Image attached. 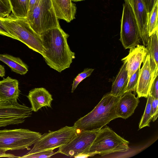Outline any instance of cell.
<instances>
[{
    "instance_id": "32",
    "label": "cell",
    "mask_w": 158,
    "mask_h": 158,
    "mask_svg": "<svg viewBox=\"0 0 158 158\" xmlns=\"http://www.w3.org/2000/svg\"><path fill=\"white\" fill-rule=\"evenodd\" d=\"M9 150L7 149L0 148V157H7L8 158L17 157V156L11 154L6 153Z\"/></svg>"
},
{
    "instance_id": "27",
    "label": "cell",
    "mask_w": 158,
    "mask_h": 158,
    "mask_svg": "<svg viewBox=\"0 0 158 158\" xmlns=\"http://www.w3.org/2000/svg\"><path fill=\"white\" fill-rule=\"evenodd\" d=\"M11 11L9 0H0V19L8 16Z\"/></svg>"
},
{
    "instance_id": "10",
    "label": "cell",
    "mask_w": 158,
    "mask_h": 158,
    "mask_svg": "<svg viewBox=\"0 0 158 158\" xmlns=\"http://www.w3.org/2000/svg\"><path fill=\"white\" fill-rule=\"evenodd\" d=\"M32 110L25 104L0 101V127L24 123Z\"/></svg>"
},
{
    "instance_id": "30",
    "label": "cell",
    "mask_w": 158,
    "mask_h": 158,
    "mask_svg": "<svg viewBox=\"0 0 158 158\" xmlns=\"http://www.w3.org/2000/svg\"><path fill=\"white\" fill-rule=\"evenodd\" d=\"M0 35L17 40L15 37L9 32L1 19H0Z\"/></svg>"
},
{
    "instance_id": "9",
    "label": "cell",
    "mask_w": 158,
    "mask_h": 158,
    "mask_svg": "<svg viewBox=\"0 0 158 158\" xmlns=\"http://www.w3.org/2000/svg\"><path fill=\"white\" fill-rule=\"evenodd\" d=\"M100 129L77 131L75 135L67 143L59 148L57 153L70 157H83L90 148Z\"/></svg>"
},
{
    "instance_id": "8",
    "label": "cell",
    "mask_w": 158,
    "mask_h": 158,
    "mask_svg": "<svg viewBox=\"0 0 158 158\" xmlns=\"http://www.w3.org/2000/svg\"><path fill=\"white\" fill-rule=\"evenodd\" d=\"M119 40L125 49L139 44L141 38L137 22L132 7L126 1L123 4Z\"/></svg>"
},
{
    "instance_id": "22",
    "label": "cell",
    "mask_w": 158,
    "mask_h": 158,
    "mask_svg": "<svg viewBox=\"0 0 158 158\" xmlns=\"http://www.w3.org/2000/svg\"><path fill=\"white\" fill-rule=\"evenodd\" d=\"M158 0L148 13L147 25L149 37L158 30Z\"/></svg>"
},
{
    "instance_id": "34",
    "label": "cell",
    "mask_w": 158,
    "mask_h": 158,
    "mask_svg": "<svg viewBox=\"0 0 158 158\" xmlns=\"http://www.w3.org/2000/svg\"><path fill=\"white\" fill-rule=\"evenodd\" d=\"M5 74V70L3 66L0 64V77H3Z\"/></svg>"
},
{
    "instance_id": "4",
    "label": "cell",
    "mask_w": 158,
    "mask_h": 158,
    "mask_svg": "<svg viewBox=\"0 0 158 158\" xmlns=\"http://www.w3.org/2000/svg\"><path fill=\"white\" fill-rule=\"evenodd\" d=\"M9 32L29 48L42 55L44 48L40 37L30 26L27 18L12 14L1 19Z\"/></svg>"
},
{
    "instance_id": "17",
    "label": "cell",
    "mask_w": 158,
    "mask_h": 158,
    "mask_svg": "<svg viewBox=\"0 0 158 158\" xmlns=\"http://www.w3.org/2000/svg\"><path fill=\"white\" fill-rule=\"evenodd\" d=\"M57 18L69 23L75 19L76 7L72 0H51Z\"/></svg>"
},
{
    "instance_id": "14",
    "label": "cell",
    "mask_w": 158,
    "mask_h": 158,
    "mask_svg": "<svg viewBox=\"0 0 158 158\" xmlns=\"http://www.w3.org/2000/svg\"><path fill=\"white\" fill-rule=\"evenodd\" d=\"M138 97H136L131 92H126L120 96L116 110L118 118L126 119L134 113L139 103Z\"/></svg>"
},
{
    "instance_id": "13",
    "label": "cell",
    "mask_w": 158,
    "mask_h": 158,
    "mask_svg": "<svg viewBox=\"0 0 158 158\" xmlns=\"http://www.w3.org/2000/svg\"><path fill=\"white\" fill-rule=\"evenodd\" d=\"M148 54L147 48L144 45L139 44L130 49L129 54L121 60L127 62L126 69L129 78L140 68Z\"/></svg>"
},
{
    "instance_id": "12",
    "label": "cell",
    "mask_w": 158,
    "mask_h": 158,
    "mask_svg": "<svg viewBox=\"0 0 158 158\" xmlns=\"http://www.w3.org/2000/svg\"><path fill=\"white\" fill-rule=\"evenodd\" d=\"M130 4L138 24L143 45L147 46L149 36L147 28L148 12L142 0H130Z\"/></svg>"
},
{
    "instance_id": "24",
    "label": "cell",
    "mask_w": 158,
    "mask_h": 158,
    "mask_svg": "<svg viewBox=\"0 0 158 158\" xmlns=\"http://www.w3.org/2000/svg\"><path fill=\"white\" fill-rule=\"evenodd\" d=\"M94 70V69L92 68H85L83 72L78 74L73 81L71 93L74 92L78 85L82 81L90 76Z\"/></svg>"
},
{
    "instance_id": "2",
    "label": "cell",
    "mask_w": 158,
    "mask_h": 158,
    "mask_svg": "<svg viewBox=\"0 0 158 158\" xmlns=\"http://www.w3.org/2000/svg\"><path fill=\"white\" fill-rule=\"evenodd\" d=\"M120 97L110 93L105 94L94 108L74 123L77 131L100 129L111 120L118 118L117 105Z\"/></svg>"
},
{
    "instance_id": "31",
    "label": "cell",
    "mask_w": 158,
    "mask_h": 158,
    "mask_svg": "<svg viewBox=\"0 0 158 158\" xmlns=\"http://www.w3.org/2000/svg\"><path fill=\"white\" fill-rule=\"evenodd\" d=\"M148 13L152 9L155 4L158 0H142Z\"/></svg>"
},
{
    "instance_id": "29",
    "label": "cell",
    "mask_w": 158,
    "mask_h": 158,
    "mask_svg": "<svg viewBox=\"0 0 158 158\" xmlns=\"http://www.w3.org/2000/svg\"><path fill=\"white\" fill-rule=\"evenodd\" d=\"M158 75L157 74L153 80L149 93V95L156 98H158Z\"/></svg>"
},
{
    "instance_id": "35",
    "label": "cell",
    "mask_w": 158,
    "mask_h": 158,
    "mask_svg": "<svg viewBox=\"0 0 158 158\" xmlns=\"http://www.w3.org/2000/svg\"><path fill=\"white\" fill-rule=\"evenodd\" d=\"M85 0H72V1L74 2H80L81 1H84Z\"/></svg>"
},
{
    "instance_id": "21",
    "label": "cell",
    "mask_w": 158,
    "mask_h": 158,
    "mask_svg": "<svg viewBox=\"0 0 158 158\" xmlns=\"http://www.w3.org/2000/svg\"><path fill=\"white\" fill-rule=\"evenodd\" d=\"M12 14L16 17L27 18L30 0H9Z\"/></svg>"
},
{
    "instance_id": "20",
    "label": "cell",
    "mask_w": 158,
    "mask_h": 158,
    "mask_svg": "<svg viewBox=\"0 0 158 158\" xmlns=\"http://www.w3.org/2000/svg\"><path fill=\"white\" fill-rule=\"evenodd\" d=\"M0 60L7 64L13 71L20 75H24L28 71L27 65L19 57L0 54Z\"/></svg>"
},
{
    "instance_id": "28",
    "label": "cell",
    "mask_w": 158,
    "mask_h": 158,
    "mask_svg": "<svg viewBox=\"0 0 158 158\" xmlns=\"http://www.w3.org/2000/svg\"><path fill=\"white\" fill-rule=\"evenodd\" d=\"M151 115L152 120L154 122L157 119L158 115V98L152 97Z\"/></svg>"
},
{
    "instance_id": "19",
    "label": "cell",
    "mask_w": 158,
    "mask_h": 158,
    "mask_svg": "<svg viewBox=\"0 0 158 158\" xmlns=\"http://www.w3.org/2000/svg\"><path fill=\"white\" fill-rule=\"evenodd\" d=\"M158 30L149 37L146 46L150 56V65L153 73H158Z\"/></svg>"
},
{
    "instance_id": "6",
    "label": "cell",
    "mask_w": 158,
    "mask_h": 158,
    "mask_svg": "<svg viewBox=\"0 0 158 158\" xmlns=\"http://www.w3.org/2000/svg\"><path fill=\"white\" fill-rule=\"evenodd\" d=\"M28 129L19 128L0 130V148L9 150L30 149L41 135Z\"/></svg>"
},
{
    "instance_id": "18",
    "label": "cell",
    "mask_w": 158,
    "mask_h": 158,
    "mask_svg": "<svg viewBox=\"0 0 158 158\" xmlns=\"http://www.w3.org/2000/svg\"><path fill=\"white\" fill-rule=\"evenodd\" d=\"M123 64L113 82L110 93L115 97H120L125 92L129 78L126 69L127 62L123 61Z\"/></svg>"
},
{
    "instance_id": "26",
    "label": "cell",
    "mask_w": 158,
    "mask_h": 158,
    "mask_svg": "<svg viewBox=\"0 0 158 158\" xmlns=\"http://www.w3.org/2000/svg\"><path fill=\"white\" fill-rule=\"evenodd\" d=\"M140 69V68H139L137 69L129 78L126 92L136 91L138 83Z\"/></svg>"
},
{
    "instance_id": "36",
    "label": "cell",
    "mask_w": 158,
    "mask_h": 158,
    "mask_svg": "<svg viewBox=\"0 0 158 158\" xmlns=\"http://www.w3.org/2000/svg\"><path fill=\"white\" fill-rule=\"evenodd\" d=\"M125 1H126L129 3L130 0H124Z\"/></svg>"
},
{
    "instance_id": "15",
    "label": "cell",
    "mask_w": 158,
    "mask_h": 158,
    "mask_svg": "<svg viewBox=\"0 0 158 158\" xmlns=\"http://www.w3.org/2000/svg\"><path fill=\"white\" fill-rule=\"evenodd\" d=\"M32 111L37 112L43 107H51L53 99L52 95L45 88H35L31 90L27 96Z\"/></svg>"
},
{
    "instance_id": "1",
    "label": "cell",
    "mask_w": 158,
    "mask_h": 158,
    "mask_svg": "<svg viewBox=\"0 0 158 158\" xmlns=\"http://www.w3.org/2000/svg\"><path fill=\"white\" fill-rule=\"evenodd\" d=\"M69 36L60 26L48 30L40 37L44 48L42 55L48 65L60 73L69 68L75 58L68 43Z\"/></svg>"
},
{
    "instance_id": "23",
    "label": "cell",
    "mask_w": 158,
    "mask_h": 158,
    "mask_svg": "<svg viewBox=\"0 0 158 158\" xmlns=\"http://www.w3.org/2000/svg\"><path fill=\"white\" fill-rule=\"evenodd\" d=\"M152 99V97L149 95L147 98V104L144 113L139 123V129L150 126V123L152 120L151 115Z\"/></svg>"
},
{
    "instance_id": "16",
    "label": "cell",
    "mask_w": 158,
    "mask_h": 158,
    "mask_svg": "<svg viewBox=\"0 0 158 158\" xmlns=\"http://www.w3.org/2000/svg\"><path fill=\"white\" fill-rule=\"evenodd\" d=\"M19 82L8 76L0 81V101L16 103L20 90Z\"/></svg>"
},
{
    "instance_id": "3",
    "label": "cell",
    "mask_w": 158,
    "mask_h": 158,
    "mask_svg": "<svg viewBox=\"0 0 158 158\" xmlns=\"http://www.w3.org/2000/svg\"><path fill=\"white\" fill-rule=\"evenodd\" d=\"M129 142L108 126L102 128L88 150L83 157L97 154L104 156L109 154L126 152L129 149Z\"/></svg>"
},
{
    "instance_id": "33",
    "label": "cell",
    "mask_w": 158,
    "mask_h": 158,
    "mask_svg": "<svg viewBox=\"0 0 158 158\" xmlns=\"http://www.w3.org/2000/svg\"><path fill=\"white\" fill-rule=\"evenodd\" d=\"M37 1V0H30L29 9L28 13L32 10Z\"/></svg>"
},
{
    "instance_id": "7",
    "label": "cell",
    "mask_w": 158,
    "mask_h": 158,
    "mask_svg": "<svg viewBox=\"0 0 158 158\" xmlns=\"http://www.w3.org/2000/svg\"><path fill=\"white\" fill-rule=\"evenodd\" d=\"M74 126H65L54 131H49L41 135L33 144L32 149L27 153L52 150L64 146L77 133Z\"/></svg>"
},
{
    "instance_id": "11",
    "label": "cell",
    "mask_w": 158,
    "mask_h": 158,
    "mask_svg": "<svg viewBox=\"0 0 158 158\" xmlns=\"http://www.w3.org/2000/svg\"><path fill=\"white\" fill-rule=\"evenodd\" d=\"M150 56L148 53L140 69L138 83L136 90L137 97L147 98L153 80L157 74L153 72L150 65Z\"/></svg>"
},
{
    "instance_id": "5",
    "label": "cell",
    "mask_w": 158,
    "mask_h": 158,
    "mask_svg": "<svg viewBox=\"0 0 158 158\" xmlns=\"http://www.w3.org/2000/svg\"><path fill=\"white\" fill-rule=\"evenodd\" d=\"M27 19L40 37L48 30L60 26L51 0H37Z\"/></svg>"
},
{
    "instance_id": "25",
    "label": "cell",
    "mask_w": 158,
    "mask_h": 158,
    "mask_svg": "<svg viewBox=\"0 0 158 158\" xmlns=\"http://www.w3.org/2000/svg\"><path fill=\"white\" fill-rule=\"evenodd\" d=\"M52 150H49L40 151L32 153H27L22 156H17L22 158H49L57 153Z\"/></svg>"
}]
</instances>
